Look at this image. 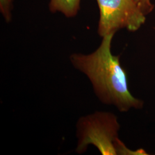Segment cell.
<instances>
[{
	"label": "cell",
	"mask_w": 155,
	"mask_h": 155,
	"mask_svg": "<svg viewBox=\"0 0 155 155\" xmlns=\"http://www.w3.org/2000/svg\"><path fill=\"white\" fill-rule=\"evenodd\" d=\"M113 36L114 34H111L103 37L99 47L90 54H72L70 61L76 69L88 77L102 103L114 106L120 112L140 109L144 102L129 91L127 72L121 65L120 56L111 53Z\"/></svg>",
	"instance_id": "obj_1"
},
{
	"label": "cell",
	"mask_w": 155,
	"mask_h": 155,
	"mask_svg": "<svg viewBox=\"0 0 155 155\" xmlns=\"http://www.w3.org/2000/svg\"><path fill=\"white\" fill-rule=\"evenodd\" d=\"M77 127L78 153H83L89 145H93L102 155H118V147L121 140L118 138L120 125L115 114L97 111L81 117Z\"/></svg>",
	"instance_id": "obj_2"
},
{
	"label": "cell",
	"mask_w": 155,
	"mask_h": 155,
	"mask_svg": "<svg viewBox=\"0 0 155 155\" xmlns=\"http://www.w3.org/2000/svg\"><path fill=\"white\" fill-rule=\"evenodd\" d=\"M97 1L100 13L98 32L102 38L123 28L136 31L145 22L146 15L136 0Z\"/></svg>",
	"instance_id": "obj_3"
},
{
	"label": "cell",
	"mask_w": 155,
	"mask_h": 155,
	"mask_svg": "<svg viewBox=\"0 0 155 155\" xmlns=\"http://www.w3.org/2000/svg\"><path fill=\"white\" fill-rule=\"evenodd\" d=\"M81 0H50L52 12H59L68 17L75 16L80 9Z\"/></svg>",
	"instance_id": "obj_4"
},
{
	"label": "cell",
	"mask_w": 155,
	"mask_h": 155,
	"mask_svg": "<svg viewBox=\"0 0 155 155\" xmlns=\"http://www.w3.org/2000/svg\"><path fill=\"white\" fill-rule=\"evenodd\" d=\"M13 0H0V11L6 22L11 20Z\"/></svg>",
	"instance_id": "obj_5"
},
{
	"label": "cell",
	"mask_w": 155,
	"mask_h": 155,
	"mask_svg": "<svg viewBox=\"0 0 155 155\" xmlns=\"http://www.w3.org/2000/svg\"><path fill=\"white\" fill-rule=\"evenodd\" d=\"M138 3L139 6L140 7L142 11L145 15H148L154 8V5L151 3L150 0H136Z\"/></svg>",
	"instance_id": "obj_6"
}]
</instances>
